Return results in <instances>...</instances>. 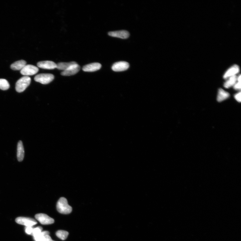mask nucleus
Returning <instances> with one entry per match:
<instances>
[{
    "label": "nucleus",
    "mask_w": 241,
    "mask_h": 241,
    "mask_svg": "<svg viewBox=\"0 0 241 241\" xmlns=\"http://www.w3.org/2000/svg\"><path fill=\"white\" fill-rule=\"evenodd\" d=\"M57 209L59 213L68 214L71 213L72 208L68 204V201L64 197H61L57 202Z\"/></svg>",
    "instance_id": "obj_1"
},
{
    "label": "nucleus",
    "mask_w": 241,
    "mask_h": 241,
    "mask_svg": "<svg viewBox=\"0 0 241 241\" xmlns=\"http://www.w3.org/2000/svg\"><path fill=\"white\" fill-rule=\"evenodd\" d=\"M31 82V79L28 76H24L19 79L16 83V90L18 93L23 92Z\"/></svg>",
    "instance_id": "obj_2"
},
{
    "label": "nucleus",
    "mask_w": 241,
    "mask_h": 241,
    "mask_svg": "<svg viewBox=\"0 0 241 241\" xmlns=\"http://www.w3.org/2000/svg\"><path fill=\"white\" fill-rule=\"evenodd\" d=\"M54 79V75L51 74H42L36 75L35 80L42 84L46 85L51 82Z\"/></svg>",
    "instance_id": "obj_3"
},
{
    "label": "nucleus",
    "mask_w": 241,
    "mask_h": 241,
    "mask_svg": "<svg viewBox=\"0 0 241 241\" xmlns=\"http://www.w3.org/2000/svg\"><path fill=\"white\" fill-rule=\"evenodd\" d=\"M38 69L37 67L32 65H26L21 70L22 74L25 76L35 75L38 73Z\"/></svg>",
    "instance_id": "obj_4"
},
{
    "label": "nucleus",
    "mask_w": 241,
    "mask_h": 241,
    "mask_svg": "<svg viewBox=\"0 0 241 241\" xmlns=\"http://www.w3.org/2000/svg\"><path fill=\"white\" fill-rule=\"evenodd\" d=\"M36 219L43 225H49L54 223V220L47 215L39 213L37 214L35 216Z\"/></svg>",
    "instance_id": "obj_5"
},
{
    "label": "nucleus",
    "mask_w": 241,
    "mask_h": 241,
    "mask_svg": "<svg viewBox=\"0 0 241 241\" xmlns=\"http://www.w3.org/2000/svg\"><path fill=\"white\" fill-rule=\"evenodd\" d=\"M16 221L17 223L25 225L26 227H32L37 224V221L34 219L25 217H18L16 219Z\"/></svg>",
    "instance_id": "obj_6"
},
{
    "label": "nucleus",
    "mask_w": 241,
    "mask_h": 241,
    "mask_svg": "<svg viewBox=\"0 0 241 241\" xmlns=\"http://www.w3.org/2000/svg\"><path fill=\"white\" fill-rule=\"evenodd\" d=\"M129 67V64L127 62L120 61L115 63L113 65L112 69L114 71L120 72L126 70Z\"/></svg>",
    "instance_id": "obj_7"
},
{
    "label": "nucleus",
    "mask_w": 241,
    "mask_h": 241,
    "mask_svg": "<svg viewBox=\"0 0 241 241\" xmlns=\"http://www.w3.org/2000/svg\"><path fill=\"white\" fill-rule=\"evenodd\" d=\"M80 69V66L76 64L72 65L68 69L63 71L61 73V75L64 76H70L73 75L78 73Z\"/></svg>",
    "instance_id": "obj_8"
},
{
    "label": "nucleus",
    "mask_w": 241,
    "mask_h": 241,
    "mask_svg": "<svg viewBox=\"0 0 241 241\" xmlns=\"http://www.w3.org/2000/svg\"><path fill=\"white\" fill-rule=\"evenodd\" d=\"M37 65L39 68L46 69H54L57 67L56 64L51 61H40L38 63Z\"/></svg>",
    "instance_id": "obj_9"
},
{
    "label": "nucleus",
    "mask_w": 241,
    "mask_h": 241,
    "mask_svg": "<svg viewBox=\"0 0 241 241\" xmlns=\"http://www.w3.org/2000/svg\"><path fill=\"white\" fill-rule=\"evenodd\" d=\"M108 35L113 37L126 39L129 37L130 33L127 31L121 30L109 32Z\"/></svg>",
    "instance_id": "obj_10"
},
{
    "label": "nucleus",
    "mask_w": 241,
    "mask_h": 241,
    "mask_svg": "<svg viewBox=\"0 0 241 241\" xmlns=\"http://www.w3.org/2000/svg\"><path fill=\"white\" fill-rule=\"evenodd\" d=\"M102 67V65L99 63H93L84 66L83 70L85 72H92L100 70Z\"/></svg>",
    "instance_id": "obj_11"
},
{
    "label": "nucleus",
    "mask_w": 241,
    "mask_h": 241,
    "mask_svg": "<svg viewBox=\"0 0 241 241\" xmlns=\"http://www.w3.org/2000/svg\"><path fill=\"white\" fill-rule=\"evenodd\" d=\"M25 151L22 141H19L17 146V158L19 162L23 161V160Z\"/></svg>",
    "instance_id": "obj_12"
},
{
    "label": "nucleus",
    "mask_w": 241,
    "mask_h": 241,
    "mask_svg": "<svg viewBox=\"0 0 241 241\" xmlns=\"http://www.w3.org/2000/svg\"><path fill=\"white\" fill-rule=\"evenodd\" d=\"M239 71V69L237 65H234L229 69L224 75L223 78L224 79H228L230 77L238 73Z\"/></svg>",
    "instance_id": "obj_13"
},
{
    "label": "nucleus",
    "mask_w": 241,
    "mask_h": 241,
    "mask_svg": "<svg viewBox=\"0 0 241 241\" xmlns=\"http://www.w3.org/2000/svg\"><path fill=\"white\" fill-rule=\"evenodd\" d=\"M26 62L24 60L18 61L13 64L11 67L14 70H21L26 65Z\"/></svg>",
    "instance_id": "obj_14"
},
{
    "label": "nucleus",
    "mask_w": 241,
    "mask_h": 241,
    "mask_svg": "<svg viewBox=\"0 0 241 241\" xmlns=\"http://www.w3.org/2000/svg\"><path fill=\"white\" fill-rule=\"evenodd\" d=\"M76 64L77 63L74 61L69 62H60L56 64V68L64 71L68 69L71 66Z\"/></svg>",
    "instance_id": "obj_15"
},
{
    "label": "nucleus",
    "mask_w": 241,
    "mask_h": 241,
    "mask_svg": "<svg viewBox=\"0 0 241 241\" xmlns=\"http://www.w3.org/2000/svg\"><path fill=\"white\" fill-rule=\"evenodd\" d=\"M229 93L226 92L223 90L220 89L219 90L217 100L219 102H221L229 97Z\"/></svg>",
    "instance_id": "obj_16"
},
{
    "label": "nucleus",
    "mask_w": 241,
    "mask_h": 241,
    "mask_svg": "<svg viewBox=\"0 0 241 241\" xmlns=\"http://www.w3.org/2000/svg\"><path fill=\"white\" fill-rule=\"evenodd\" d=\"M228 80L224 84V87L226 88H229L233 86L237 83V76L234 75L230 77Z\"/></svg>",
    "instance_id": "obj_17"
},
{
    "label": "nucleus",
    "mask_w": 241,
    "mask_h": 241,
    "mask_svg": "<svg viewBox=\"0 0 241 241\" xmlns=\"http://www.w3.org/2000/svg\"><path fill=\"white\" fill-rule=\"evenodd\" d=\"M56 234L57 237L64 240H65L68 237L69 233L67 231L59 230L57 231Z\"/></svg>",
    "instance_id": "obj_18"
},
{
    "label": "nucleus",
    "mask_w": 241,
    "mask_h": 241,
    "mask_svg": "<svg viewBox=\"0 0 241 241\" xmlns=\"http://www.w3.org/2000/svg\"><path fill=\"white\" fill-rule=\"evenodd\" d=\"M9 87H10V85L7 80L0 79V89L6 90H8Z\"/></svg>",
    "instance_id": "obj_19"
},
{
    "label": "nucleus",
    "mask_w": 241,
    "mask_h": 241,
    "mask_svg": "<svg viewBox=\"0 0 241 241\" xmlns=\"http://www.w3.org/2000/svg\"><path fill=\"white\" fill-rule=\"evenodd\" d=\"M43 228L40 226H38L33 229L32 235L33 238L42 232Z\"/></svg>",
    "instance_id": "obj_20"
},
{
    "label": "nucleus",
    "mask_w": 241,
    "mask_h": 241,
    "mask_svg": "<svg viewBox=\"0 0 241 241\" xmlns=\"http://www.w3.org/2000/svg\"><path fill=\"white\" fill-rule=\"evenodd\" d=\"M33 228L32 227H26L25 228L26 233L28 235H32Z\"/></svg>",
    "instance_id": "obj_21"
},
{
    "label": "nucleus",
    "mask_w": 241,
    "mask_h": 241,
    "mask_svg": "<svg viewBox=\"0 0 241 241\" xmlns=\"http://www.w3.org/2000/svg\"><path fill=\"white\" fill-rule=\"evenodd\" d=\"M235 90H239L241 89V82H238L236 83L235 85L233 86Z\"/></svg>",
    "instance_id": "obj_22"
},
{
    "label": "nucleus",
    "mask_w": 241,
    "mask_h": 241,
    "mask_svg": "<svg viewBox=\"0 0 241 241\" xmlns=\"http://www.w3.org/2000/svg\"><path fill=\"white\" fill-rule=\"evenodd\" d=\"M234 97L236 100L239 102H241V92H239L234 96Z\"/></svg>",
    "instance_id": "obj_23"
},
{
    "label": "nucleus",
    "mask_w": 241,
    "mask_h": 241,
    "mask_svg": "<svg viewBox=\"0 0 241 241\" xmlns=\"http://www.w3.org/2000/svg\"><path fill=\"white\" fill-rule=\"evenodd\" d=\"M43 241H54L52 240L49 234L46 235L44 236V239H43Z\"/></svg>",
    "instance_id": "obj_24"
}]
</instances>
